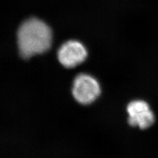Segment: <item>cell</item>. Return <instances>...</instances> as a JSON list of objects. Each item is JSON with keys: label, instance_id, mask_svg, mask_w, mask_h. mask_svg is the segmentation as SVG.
<instances>
[{"label": "cell", "instance_id": "6da1fadb", "mask_svg": "<svg viewBox=\"0 0 158 158\" xmlns=\"http://www.w3.org/2000/svg\"><path fill=\"white\" fill-rule=\"evenodd\" d=\"M52 31L48 24L37 18L26 20L17 32L19 53L24 59L46 52L52 44Z\"/></svg>", "mask_w": 158, "mask_h": 158}, {"label": "cell", "instance_id": "277c9868", "mask_svg": "<svg viewBox=\"0 0 158 158\" xmlns=\"http://www.w3.org/2000/svg\"><path fill=\"white\" fill-rule=\"evenodd\" d=\"M88 52L79 41L69 40L63 44L57 52L59 61L68 69L74 68L86 60Z\"/></svg>", "mask_w": 158, "mask_h": 158}, {"label": "cell", "instance_id": "7a4b0ae2", "mask_svg": "<svg viewBox=\"0 0 158 158\" xmlns=\"http://www.w3.org/2000/svg\"><path fill=\"white\" fill-rule=\"evenodd\" d=\"M72 92L75 100L82 105L96 100L101 94V87L96 79L88 74L78 75L74 80Z\"/></svg>", "mask_w": 158, "mask_h": 158}, {"label": "cell", "instance_id": "3957f363", "mask_svg": "<svg viewBox=\"0 0 158 158\" xmlns=\"http://www.w3.org/2000/svg\"><path fill=\"white\" fill-rule=\"evenodd\" d=\"M128 123L131 127L144 130L155 122L154 113L148 103L142 100L131 101L127 107Z\"/></svg>", "mask_w": 158, "mask_h": 158}]
</instances>
